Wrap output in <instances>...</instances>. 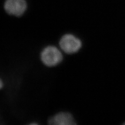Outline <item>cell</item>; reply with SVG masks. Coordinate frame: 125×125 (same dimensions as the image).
Listing matches in <instances>:
<instances>
[{
	"mask_svg": "<svg viewBox=\"0 0 125 125\" xmlns=\"http://www.w3.org/2000/svg\"><path fill=\"white\" fill-rule=\"evenodd\" d=\"M64 54L59 47L54 45H48L43 49L40 54L42 64L48 67H54L63 61Z\"/></svg>",
	"mask_w": 125,
	"mask_h": 125,
	"instance_id": "1",
	"label": "cell"
},
{
	"mask_svg": "<svg viewBox=\"0 0 125 125\" xmlns=\"http://www.w3.org/2000/svg\"><path fill=\"white\" fill-rule=\"evenodd\" d=\"M28 9L26 0H6L4 4L5 12L10 16L21 17Z\"/></svg>",
	"mask_w": 125,
	"mask_h": 125,
	"instance_id": "3",
	"label": "cell"
},
{
	"mask_svg": "<svg viewBox=\"0 0 125 125\" xmlns=\"http://www.w3.org/2000/svg\"><path fill=\"white\" fill-rule=\"evenodd\" d=\"M4 86V81L2 78L0 77V90L3 88Z\"/></svg>",
	"mask_w": 125,
	"mask_h": 125,
	"instance_id": "5",
	"label": "cell"
},
{
	"mask_svg": "<svg viewBox=\"0 0 125 125\" xmlns=\"http://www.w3.org/2000/svg\"><path fill=\"white\" fill-rule=\"evenodd\" d=\"M47 125H77V123L72 113L62 111L50 117Z\"/></svg>",
	"mask_w": 125,
	"mask_h": 125,
	"instance_id": "4",
	"label": "cell"
},
{
	"mask_svg": "<svg viewBox=\"0 0 125 125\" xmlns=\"http://www.w3.org/2000/svg\"><path fill=\"white\" fill-rule=\"evenodd\" d=\"M83 46L81 39L72 33H66L61 37L58 47L64 54L73 55L80 51Z\"/></svg>",
	"mask_w": 125,
	"mask_h": 125,
	"instance_id": "2",
	"label": "cell"
}]
</instances>
